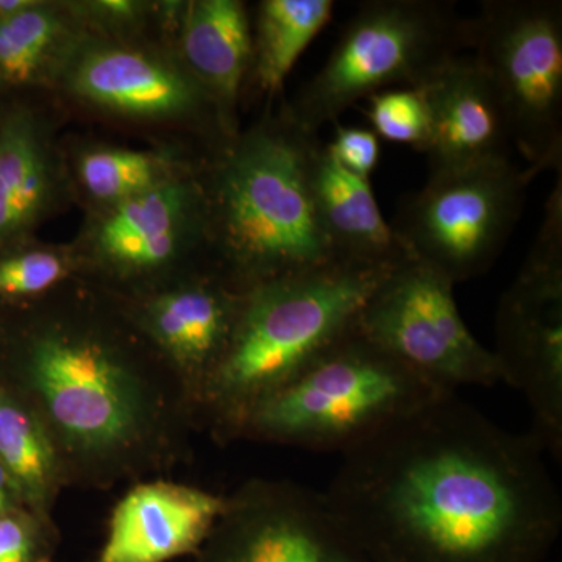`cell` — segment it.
<instances>
[{
	"mask_svg": "<svg viewBox=\"0 0 562 562\" xmlns=\"http://www.w3.org/2000/svg\"><path fill=\"white\" fill-rule=\"evenodd\" d=\"M546 454L446 394L344 453L322 494L372 562H543L562 528Z\"/></svg>",
	"mask_w": 562,
	"mask_h": 562,
	"instance_id": "cell-1",
	"label": "cell"
},
{
	"mask_svg": "<svg viewBox=\"0 0 562 562\" xmlns=\"http://www.w3.org/2000/svg\"><path fill=\"white\" fill-rule=\"evenodd\" d=\"M0 380L43 424L68 486L139 483L191 458L190 398L120 302L87 281L0 305Z\"/></svg>",
	"mask_w": 562,
	"mask_h": 562,
	"instance_id": "cell-2",
	"label": "cell"
},
{
	"mask_svg": "<svg viewBox=\"0 0 562 562\" xmlns=\"http://www.w3.org/2000/svg\"><path fill=\"white\" fill-rule=\"evenodd\" d=\"M273 102L249 127L202 158L198 171L210 269L243 294L342 262L314 202L319 136L292 120L286 101Z\"/></svg>",
	"mask_w": 562,
	"mask_h": 562,
	"instance_id": "cell-3",
	"label": "cell"
},
{
	"mask_svg": "<svg viewBox=\"0 0 562 562\" xmlns=\"http://www.w3.org/2000/svg\"><path fill=\"white\" fill-rule=\"evenodd\" d=\"M390 269L336 262L244 292L231 346L198 403L199 430L221 443L235 441L258 403L357 325L362 305Z\"/></svg>",
	"mask_w": 562,
	"mask_h": 562,
	"instance_id": "cell-4",
	"label": "cell"
},
{
	"mask_svg": "<svg viewBox=\"0 0 562 562\" xmlns=\"http://www.w3.org/2000/svg\"><path fill=\"white\" fill-rule=\"evenodd\" d=\"M446 394L450 392L422 380L355 325L301 375L258 403L244 417L235 441L344 454Z\"/></svg>",
	"mask_w": 562,
	"mask_h": 562,
	"instance_id": "cell-5",
	"label": "cell"
},
{
	"mask_svg": "<svg viewBox=\"0 0 562 562\" xmlns=\"http://www.w3.org/2000/svg\"><path fill=\"white\" fill-rule=\"evenodd\" d=\"M70 120L117 128L149 146L205 158L236 133L173 47L87 35L54 91Z\"/></svg>",
	"mask_w": 562,
	"mask_h": 562,
	"instance_id": "cell-6",
	"label": "cell"
},
{
	"mask_svg": "<svg viewBox=\"0 0 562 562\" xmlns=\"http://www.w3.org/2000/svg\"><path fill=\"white\" fill-rule=\"evenodd\" d=\"M469 47V21L442 0H368L350 18L330 57L292 101V120L317 135L361 99L420 88Z\"/></svg>",
	"mask_w": 562,
	"mask_h": 562,
	"instance_id": "cell-7",
	"label": "cell"
},
{
	"mask_svg": "<svg viewBox=\"0 0 562 562\" xmlns=\"http://www.w3.org/2000/svg\"><path fill=\"white\" fill-rule=\"evenodd\" d=\"M472 57L486 74L512 146L532 179L562 168V2L484 0L469 21Z\"/></svg>",
	"mask_w": 562,
	"mask_h": 562,
	"instance_id": "cell-8",
	"label": "cell"
},
{
	"mask_svg": "<svg viewBox=\"0 0 562 562\" xmlns=\"http://www.w3.org/2000/svg\"><path fill=\"white\" fill-rule=\"evenodd\" d=\"M69 244L79 262L77 279L116 299L136 297L210 269L205 198L198 172L131 201L83 213Z\"/></svg>",
	"mask_w": 562,
	"mask_h": 562,
	"instance_id": "cell-9",
	"label": "cell"
},
{
	"mask_svg": "<svg viewBox=\"0 0 562 562\" xmlns=\"http://www.w3.org/2000/svg\"><path fill=\"white\" fill-rule=\"evenodd\" d=\"M532 180L512 158L430 173L391 225L413 257L453 284L476 279L505 249Z\"/></svg>",
	"mask_w": 562,
	"mask_h": 562,
	"instance_id": "cell-10",
	"label": "cell"
},
{
	"mask_svg": "<svg viewBox=\"0 0 562 562\" xmlns=\"http://www.w3.org/2000/svg\"><path fill=\"white\" fill-rule=\"evenodd\" d=\"M453 288L412 255L371 292L358 314V331L438 390L495 386L503 382L501 366L469 330Z\"/></svg>",
	"mask_w": 562,
	"mask_h": 562,
	"instance_id": "cell-11",
	"label": "cell"
},
{
	"mask_svg": "<svg viewBox=\"0 0 562 562\" xmlns=\"http://www.w3.org/2000/svg\"><path fill=\"white\" fill-rule=\"evenodd\" d=\"M495 358L503 383L531 409V432L562 460V177L519 276L495 313Z\"/></svg>",
	"mask_w": 562,
	"mask_h": 562,
	"instance_id": "cell-12",
	"label": "cell"
},
{
	"mask_svg": "<svg viewBox=\"0 0 562 562\" xmlns=\"http://www.w3.org/2000/svg\"><path fill=\"white\" fill-rule=\"evenodd\" d=\"M192 562H372L335 519L324 494L255 479L227 508Z\"/></svg>",
	"mask_w": 562,
	"mask_h": 562,
	"instance_id": "cell-13",
	"label": "cell"
},
{
	"mask_svg": "<svg viewBox=\"0 0 562 562\" xmlns=\"http://www.w3.org/2000/svg\"><path fill=\"white\" fill-rule=\"evenodd\" d=\"M116 301L181 384L195 414L203 390L231 346L243 292L211 269H202L146 294Z\"/></svg>",
	"mask_w": 562,
	"mask_h": 562,
	"instance_id": "cell-14",
	"label": "cell"
},
{
	"mask_svg": "<svg viewBox=\"0 0 562 562\" xmlns=\"http://www.w3.org/2000/svg\"><path fill=\"white\" fill-rule=\"evenodd\" d=\"M68 122L52 94L0 99V250L72 209L61 146Z\"/></svg>",
	"mask_w": 562,
	"mask_h": 562,
	"instance_id": "cell-15",
	"label": "cell"
},
{
	"mask_svg": "<svg viewBox=\"0 0 562 562\" xmlns=\"http://www.w3.org/2000/svg\"><path fill=\"white\" fill-rule=\"evenodd\" d=\"M227 503L228 495L166 479L133 484L111 513L95 562H169L194 557Z\"/></svg>",
	"mask_w": 562,
	"mask_h": 562,
	"instance_id": "cell-16",
	"label": "cell"
},
{
	"mask_svg": "<svg viewBox=\"0 0 562 562\" xmlns=\"http://www.w3.org/2000/svg\"><path fill=\"white\" fill-rule=\"evenodd\" d=\"M431 111L430 173L509 160L508 131L486 74L473 57H457L424 87Z\"/></svg>",
	"mask_w": 562,
	"mask_h": 562,
	"instance_id": "cell-17",
	"label": "cell"
},
{
	"mask_svg": "<svg viewBox=\"0 0 562 562\" xmlns=\"http://www.w3.org/2000/svg\"><path fill=\"white\" fill-rule=\"evenodd\" d=\"M74 206L109 209L198 172L202 158L177 147H131L80 133L61 140Z\"/></svg>",
	"mask_w": 562,
	"mask_h": 562,
	"instance_id": "cell-18",
	"label": "cell"
},
{
	"mask_svg": "<svg viewBox=\"0 0 562 562\" xmlns=\"http://www.w3.org/2000/svg\"><path fill=\"white\" fill-rule=\"evenodd\" d=\"M176 50L228 131H241L251 68L250 7L243 0H187Z\"/></svg>",
	"mask_w": 562,
	"mask_h": 562,
	"instance_id": "cell-19",
	"label": "cell"
},
{
	"mask_svg": "<svg viewBox=\"0 0 562 562\" xmlns=\"http://www.w3.org/2000/svg\"><path fill=\"white\" fill-rule=\"evenodd\" d=\"M313 191L322 228L339 261L394 268L412 257L384 220L371 180L344 171L325 144L314 155Z\"/></svg>",
	"mask_w": 562,
	"mask_h": 562,
	"instance_id": "cell-20",
	"label": "cell"
},
{
	"mask_svg": "<svg viewBox=\"0 0 562 562\" xmlns=\"http://www.w3.org/2000/svg\"><path fill=\"white\" fill-rule=\"evenodd\" d=\"M85 36L69 0H32L0 22V99L54 94Z\"/></svg>",
	"mask_w": 562,
	"mask_h": 562,
	"instance_id": "cell-21",
	"label": "cell"
},
{
	"mask_svg": "<svg viewBox=\"0 0 562 562\" xmlns=\"http://www.w3.org/2000/svg\"><path fill=\"white\" fill-rule=\"evenodd\" d=\"M0 464L24 508L55 524L54 512L68 487L60 458L43 424L10 386L0 380Z\"/></svg>",
	"mask_w": 562,
	"mask_h": 562,
	"instance_id": "cell-22",
	"label": "cell"
},
{
	"mask_svg": "<svg viewBox=\"0 0 562 562\" xmlns=\"http://www.w3.org/2000/svg\"><path fill=\"white\" fill-rule=\"evenodd\" d=\"M335 11L333 0H260L250 9L251 68L246 94L276 101L284 80Z\"/></svg>",
	"mask_w": 562,
	"mask_h": 562,
	"instance_id": "cell-23",
	"label": "cell"
},
{
	"mask_svg": "<svg viewBox=\"0 0 562 562\" xmlns=\"http://www.w3.org/2000/svg\"><path fill=\"white\" fill-rule=\"evenodd\" d=\"M87 35L176 49L187 0H69Z\"/></svg>",
	"mask_w": 562,
	"mask_h": 562,
	"instance_id": "cell-24",
	"label": "cell"
},
{
	"mask_svg": "<svg viewBox=\"0 0 562 562\" xmlns=\"http://www.w3.org/2000/svg\"><path fill=\"white\" fill-rule=\"evenodd\" d=\"M77 276L79 262L69 241L24 239L0 250V305L36 301Z\"/></svg>",
	"mask_w": 562,
	"mask_h": 562,
	"instance_id": "cell-25",
	"label": "cell"
},
{
	"mask_svg": "<svg viewBox=\"0 0 562 562\" xmlns=\"http://www.w3.org/2000/svg\"><path fill=\"white\" fill-rule=\"evenodd\" d=\"M375 135L424 154L431 135V111L422 88H392L368 99Z\"/></svg>",
	"mask_w": 562,
	"mask_h": 562,
	"instance_id": "cell-26",
	"label": "cell"
},
{
	"mask_svg": "<svg viewBox=\"0 0 562 562\" xmlns=\"http://www.w3.org/2000/svg\"><path fill=\"white\" fill-rule=\"evenodd\" d=\"M57 525L24 506L0 513V562H57Z\"/></svg>",
	"mask_w": 562,
	"mask_h": 562,
	"instance_id": "cell-27",
	"label": "cell"
},
{
	"mask_svg": "<svg viewBox=\"0 0 562 562\" xmlns=\"http://www.w3.org/2000/svg\"><path fill=\"white\" fill-rule=\"evenodd\" d=\"M325 149L344 171L364 180H371L382 157V146L375 132L349 125L336 124L335 136Z\"/></svg>",
	"mask_w": 562,
	"mask_h": 562,
	"instance_id": "cell-28",
	"label": "cell"
},
{
	"mask_svg": "<svg viewBox=\"0 0 562 562\" xmlns=\"http://www.w3.org/2000/svg\"><path fill=\"white\" fill-rule=\"evenodd\" d=\"M16 506H22V503L10 476L7 475L5 469L0 464V513L16 508Z\"/></svg>",
	"mask_w": 562,
	"mask_h": 562,
	"instance_id": "cell-29",
	"label": "cell"
},
{
	"mask_svg": "<svg viewBox=\"0 0 562 562\" xmlns=\"http://www.w3.org/2000/svg\"><path fill=\"white\" fill-rule=\"evenodd\" d=\"M31 3L32 0H0V22L10 20Z\"/></svg>",
	"mask_w": 562,
	"mask_h": 562,
	"instance_id": "cell-30",
	"label": "cell"
}]
</instances>
